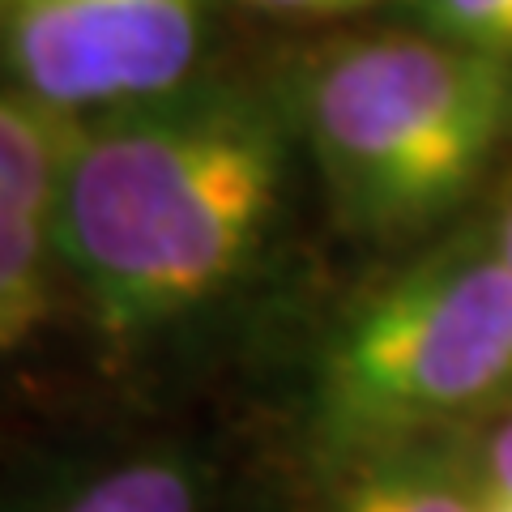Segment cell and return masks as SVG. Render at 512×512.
<instances>
[{
    "label": "cell",
    "mask_w": 512,
    "mask_h": 512,
    "mask_svg": "<svg viewBox=\"0 0 512 512\" xmlns=\"http://www.w3.org/2000/svg\"><path fill=\"white\" fill-rule=\"evenodd\" d=\"M491 512H512V500H491Z\"/></svg>",
    "instance_id": "obj_13"
},
{
    "label": "cell",
    "mask_w": 512,
    "mask_h": 512,
    "mask_svg": "<svg viewBox=\"0 0 512 512\" xmlns=\"http://www.w3.org/2000/svg\"><path fill=\"white\" fill-rule=\"evenodd\" d=\"M338 512H491V495L444 461L402 448L372 457Z\"/></svg>",
    "instance_id": "obj_6"
},
{
    "label": "cell",
    "mask_w": 512,
    "mask_h": 512,
    "mask_svg": "<svg viewBox=\"0 0 512 512\" xmlns=\"http://www.w3.org/2000/svg\"><path fill=\"white\" fill-rule=\"evenodd\" d=\"M483 487L491 500H512V419L495 431L483 457Z\"/></svg>",
    "instance_id": "obj_10"
},
{
    "label": "cell",
    "mask_w": 512,
    "mask_h": 512,
    "mask_svg": "<svg viewBox=\"0 0 512 512\" xmlns=\"http://www.w3.org/2000/svg\"><path fill=\"white\" fill-rule=\"evenodd\" d=\"M427 35L512 60V0H414Z\"/></svg>",
    "instance_id": "obj_9"
},
{
    "label": "cell",
    "mask_w": 512,
    "mask_h": 512,
    "mask_svg": "<svg viewBox=\"0 0 512 512\" xmlns=\"http://www.w3.org/2000/svg\"><path fill=\"white\" fill-rule=\"evenodd\" d=\"M248 5L265 13H282V18H338V13L367 9L376 0H248Z\"/></svg>",
    "instance_id": "obj_11"
},
{
    "label": "cell",
    "mask_w": 512,
    "mask_h": 512,
    "mask_svg": "<svg viewBox=\"0 0 512 512\" xmlns=\"http://www.w3.org/2000/svg\"><path fill=\"white\" fill-rule=\"evenodd\" d=\"M52 231L39 218H0V350L22 342L47 303Z\"/></svg>",
    "instance_id": "obj_8"
},
{
    "label": "cell",
    "mask_w": 512,
    "mask_h": 512,
    "mask_svg": "<svg viewBox=\"0 0 512 512\" xmlns=\"http://www.w3.org/2000/svg\"><path fill=\"white\" fill-rule=\"evenodd\" d=\"M303 124L342 210L410 231L453 210L512 133V60L440 35L363 39L312 69Z\"/></svg>",
    "instance_id": "obj_2"
},
{
    "label": "cell",
    "mask_w": 512,
    "mask_h": 512,
    "mask_svg": "<svg viewBox=\"0 0 512 512\" xmlns=\"http://www.w3.org/2000/svg\"><path fill=\"white\" fill-rule=\"evenodd\" d=\"M495 248H500V256H504V265H508V274H512V188H508V197H504V214H500V222H495Z\"/></svg>",
    "instance_id": "obj_12"
},
{
    "label": "cell",
    "mask_w": 512,
    "mask_h": 512,
    "mask_svg": "<svg viewBox=\"0 0 512 512\" xmlns=\"http://www.w3.org/2000/svg\"><path fill=\"white\" fill-rule=\"evenodd\" d=\"M82 116L0 86V218H52Z\"/></svg>",
    "instance_id": "obj_5"
},
{
    "label": "cell",
    "mask_w": 512,
    "mask_h": 512,
    "mask_svg": "<svg viewBox=\"0 0 512 512\" xmlns=\"http://www.w3.org/2000/svg\"><path fill=\"white\" fill-rule=\"evenodd\" d=\"M52 512H201V487L184 466L150 457L90 478Z\"/></svg>",
    "instance_id": "obj_7"
},
{
    "label": "cell",
    "mask_w": 512,
    "mask_h": 512,
    "mask_svg": "<svg viewBox=\"0 0 512 512\" xmlns=\"http://www.w3.org/2000/svg\"><path fill=\"white\" fill-rule=\"evenodd\" d=\"M278 188L282 137L261 111L175 90L82 120L47 231L99 325L128 338L214 299L261 244Z\"/></svg>",
    "instance_id": "obj_1"
},
{
    "label": "cell",
    "mask_w": 512,
    "mask_h": 512,
    "mask_svg": "<svg viewBox=\"0 0 512 512\" xmlns=\"http://www.w3.org/2000/svg\"><path fill=\"white\" fill-rule=\"evenodd\" d=\"M210 0H0L13 86L73 116L163 99L205 43Z\"/></svg>",
    "instance_id": "obj_4"
},
{
    "label": "cell",
    "mask_w": 512,
    "mask_h": 512,
    "mask_svg": "<svg viewBox=\"0 0 512 512\" xmlns=\"http://www.w3.org/2000/svg\"><path fill=\"white\" fill-rule=\"evenodd\" d=\"M512 389V274L478 231L410 265L338 329L316 427L338 453H402Z\"/></svg>",
    "instance_id": "obj_3"
}]
</instances>
